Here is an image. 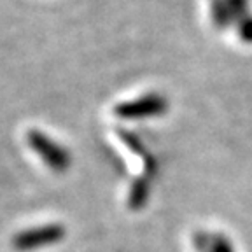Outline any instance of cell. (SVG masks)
I'll list each match as a JSON object with an SVG mask.
<instances>
[{
  "label": "cell",
  "instance_id": "6da1fadb",
  "mask_svg": "<svg viewBox=\"0 0 252 252\" xmlns=\"http://www.w3.org/2000/svg\"><path fill=\"white\" fill-rule=\"evenodd\" d=\"M28 144L40 158H42L46 165L53 170V172H65L70 166V156L60 144L47 137L46 133L39 130H32L28 133Z\"/></svg>",
  "mask_w": 252,
  "mask_h": 252
},
{
  "label": "cell",
  "instance_id": "7a4b0ae2",
  "mask_svg": "<svg viewBox=\"0 0 252 252\" xmlns=\"http://www.w3.org/2000/svg\"><path fill=\"white\" fill-rule=\"evenodd\" d=\"M166 107H168V103L161 94L151 93L137 100H131V102H123L116 105L114 114L121 119H146L161 116L166 110Z\"/></svg>",
  "mask_w": 252,
  "mask_h": 252
},
{
  "label": "cell",
  "instance_id": "3957f363",
  "mask_svg": "<svg viewBox=\"0 0 252 252\" xmlns=\"http://www.w3.org/2000/svg\"><path fill=\"white\" fill-rule=\"evenodd\" d=\"M63 236V228L60 226H44V228L30 229L16 236L14 245L18 249H35L40 245L53 244Z\"/></svg>",
  "mask_w": 252,
  "mask_h": 252
},
{
  "label": "cell",
  "instance_id": "277c9868",
  "mask_svg": "<svg viewBox=\"0 0 252 252\" xmlns=\"http://www.w3.org/2000/svg\"><path fill=\"white\" fill-rule=\"evenodd\" d=\"M147 194H149V184H147L146 179H142V181L135 182V184L131 186L130 201H128L131 209H138V207H142V205L146 203Z\"/></svg>",
  "mask_w": 252,
  "mask_h": 252
},
{
  "label": "cell",
  "instance_id": "5b68a950",
  "mask_svg": "<svg viewBox=\"0 0 252 252\" xmlns=\"http://www.w3.org/2000/svg\"><path fill=\"white\" fill-rule=\"evenodd\" d=\"M119 137L123 138V142H125L126 146L130 147V149L133 151L135 154H138V156H142V158H144V159H146V161H147V159H151L149 154H147V151H146V147L142 146L140 140H137V138H135L131 133H128V131H126V133H125V131H119Z\"/></svg>",
  "mask_w": 252,
  "mask_h": 252
}]
</instances>
